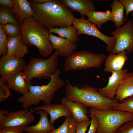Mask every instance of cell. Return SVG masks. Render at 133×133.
Instances as JSON below:
<instances>
[{"instance_id":"12","label":"cell","mask_w":133,"mask_h":133,"mask_svg":"<svg viewBox=\"0 0 133 133\" xmlns=\"http://www.w3.org/2000/svg\"><path fill=\"white\" fill-rule=\"evenodd\" d=\"M128 70L123 69L120 70L114 71L109 78L108 82L104 87L98 88L99 93L107 99L114 100L116 91Z\"/></svg>"},{"instance_id":"7","label":"cell","mask_w":133,"mask_h":133,"mask_svg":"<svg viewBox=\"0 0 133 133\" xmlns=\"http://www.w3.org/2000/svg\"><path fill=\"white\" fill-rule=\"evenodd\" d=\"M107 56L87 50L75 52L67 57L64 67L65 72L91 68H100Z\"/></svg>"},{"instance_id":"2","label":"cell","mask_w":133,"mask_h":133,"mask_svg":"<svg viewBox=\"0 0 133 133\" xmlns=\"http://www.w3.org/2000/svg\"><path fill=\"white\" fill-rule=\"evenodd\" d=\"M65 89V95L68 100L82 103L85 107L99 110L113 109L120 102L115 100L106 98L99 92L98 88L86 84L80 88L77 85H72L68 80Z\"/></svg>"},{"instance_id":"39","label":"cell","mask_w":133,"mask_h":133,"mask_svg":"<svg viewBox=\"0 0 133 133\" xmlns=\"http://www.w3.org/2000/svg\"><path fill=\"white\" fill-rule=\"evenodd\" d=\"M50 0H31L33 2L38 4H42L49 1Z\"/></svg>"},{"instance_id":"3","label":"cell","mask_w":133,"mask_h":133,"mask_svg":"<svg viewBox=\"0 0 133 133\" xmlns=\"http://www.w3.org/2000/svg\"><path fill=\"white\" fill-rule=\"evenodd\" d=\"M60 73L61 70L58 68L51 75L49 82L46 85H33L31 83H29L27 85L29 93L19 97L17 101L23 109L37 106L41 101L45 105L51 104L56 92L65 84V82L59 77Z\"/></svg>"},{"instance_id":"5","label":"cell","mask_w":133,"mask_h":133,"mask_svg":"<svg viewBox=\"0 0 133 133\" xmlns=\"http://www.w3.org/2000/svg\"><path fill=\"white\" fill-rule=\"evenodd\" d=\"M59 56L58 50H55L50 56L46 59L31 57L23 71L27 84L31 83L34 78L50 79L51 75L58 68Z\"/></svg>"},{"instance_id":"28","label":"cell","mask_w":133,"mask_h":133,"mask_svg":"<svg viewBox=\"0 0 133 133\" xmlns=\"http://www.w3.org/2000/svg\"><path fill=\"white\" fill-rule=\"evenodd\" d=\"M2 29L8 38H13L20 35V26L11 23L2 25Z\"/></svg>"},{"instance_id":"26","label":"cell","mask_w":133,"mask_h":133,"mask_svg":"<svg viewBox=\"0 0 133 133\" xmlns=\"http://www.w3.org/2000/svg\"><path fill=\"white\" fill-rule=\"evenodd\" d=\"M76 123L72 116L66 117L59 127L49 133H76Z\"/></svg>"},{"instance_id":"21","label":"cell","mask_w":133,"mask_h":133,"mask_svg":"<svg viewBox=\"0 0 133 133\" xmlns=\"http://www.w3.org/2000/svg\"><path fill=\"white\" fill-rule=\"evenodd\" d=\"M7 56L22 58L28 52V47L22 42L20 35L8 38Z\"/></svg>"},{"instance_id":"6","label":"cell","mask_w":133,"mask_h":133,"mask_svg":"<svg viewBox=\"0 0 133 133\" xmlns=\"http://www.w3.org/2000/svg\"><path fill=\"white\" fill-rule=\"evenodd\" d=\"M89 112L97 118L99 125L96 133H115L122 124L133 120V115L113 110L97 109L91 108Z\"/></svg>"},{"instance_id":"31","label":"cell","mask_w":133,"mask_h":133,"mask_svg":"<svg viewBox=\"0 0 133 133\" xmlns=\"http://www.w3.org/2000/svg\"><path fill=\"white\" fill-rule=\"evenodd\" d=\"M6 83L0 78V102H4L12 96V94Z\"/></svg>"},{"instance_id":"37","label":"cell","mask_w":133,"mask_h":133,"mask_svg":"<svg viewBox=\"0 0 133 133\" xmlns=\"http://www.w3.org/2000/svg\"><path fill=\"white\" fill-rule=\"evenodd\" d=\"M0 5L11 8L13 6V0H0Z\"/></svg>"},{"instance_id":"19","label":"cell","mask_w":133,"mask_h":133,"mask_svg":"<svg viewBox=\"0 0 133 133\" xmlns=\"http://www.w3.org/2000/svg\"><path fill=\"white\" fill-rule=\"evenodd\" d=\"M61 0L71 11L78 12L82 17H84L89 12L95 9L94 0Z\"/></svg>"},{"instance_id":"36","label":"cell","mask_w":133,"mask_h":133,"mask_svg":"<svg viewBox=\"0 0 133 133\" xmlns=\"http://www.w3.org/2000/svg\"><path fill=\"white\" fill-rule=\"evenodd\" d=\"M91 118L90 127L87 133H96L99 125V123L97 117L94 115L90 114Z\"/></svg>"},{"instance_id":"33","label":"cell","mask_w":133,"mask_h":133,"mask_svg":"<svg viewBox=\"0 0 133 133\" xmlns=\"http://www.w3.org/2000/svg\"><path fill=\"white\" fill-rule=\"evenodd\" d=\"M91 123V120L76 122V133H85Z\"/></svg>"},{"instance_id":"4","label":"cell","mask_w":133,"mask_h":133,"mask_svg":"<svg viewBox=\"0 0 133 133\" xmlns=\"http://www.w3.org/2000/svg\"><path fill=\"white\" fill-rule=\"evenodd\" d=\"M49 29L32 17L25 19L20 25V35L26 45L34 46L42 57L46 58L54 49L50 39Z\"/></svg>"},{"instance_id":"9","label":"cell","mask_w":133,"mask_h":133,"mask_svg":"<svg viewBox=\"0 0 133 133\" xmlns=\"http://www.w3.org/2000/svg\"><path fill=\"white\" fill-rule=\"evenodd\" d=\"M111 34L116 39L115 47L111 53L116 54L125 51L127 54L133 51V20L130 19Z\"/></svg>"},{"instance_id":"15","label":"cell","mask_w":133,"mask_h":133,"mask_svg":"<svg viewBox=\"0 0 133 133\" xmlns=\"http://www.w3.org/2000/svg\"><path fill=\"white\" fill-rule=\"evenodd\" d=\"M33 113L39 114L40 116L39 121L35 125L31 126H26L24 128V131L26 133H49L56 129L51 125L48 117V113L44 110L34 111L30 110Z\"/></svg>"},{"instance_id":"35","label":"cell","mask_w":133,"mask_h":133,"mask_svg":"<svg viewBox=\"0 0 133 133\" xmlns=\"http://www.w3.org/2000/svg\"><path fill=\"white\" fill-rule=\"evenodd\" d=\"M25 127H8L0 129V133H23Z\"/></svg>"},{"instance_id":"34","label":"cell","mask_w":133,"mask_h":133,"mask_svg":"<svg viewBox=\"0 0 133 133\" xmlns=\"http://www.w3.org/2000/svg\"><path fill=\"white\" fill-rule=\"evenodd\" d=\"M123 5L126 12L124 21H126L129 14L133 12V0H119Z\"/></svg>"},{"instance_id":"14","label":"cell","mask_w":133,"mask_h":133,"mask_svg":"<svg viewBox=\"0 0 133 133\" xmlns=\"http://www.w3.org/2000/svg\"><path fill=\"white\" fill-rule=\"evenodd\" d=\"M32 110L34 111L41 110L46 111L50 116V122L51 125H53L55 121L62 116H72L71 113L68 108L66 105L61 104L42 105L36 106Z\"/></svg>"},{"instance_id":"1","label":"cell","mask_w":133,"mask_h":133,"mask_svg":"<svg viewBox=\"0 0 133 133\" xmlns=\"http://www.w3.org/2000/svg\"><path fill=\"white\" fill-rule=\"evenodd\" d=\"M33 11L32 17L45 27H64L71 25L75 18L61 0H50L42 4L29 1Z\"/></svg>"},{"instance_id":"38","label":"cell","mask_w":133,"mask_h":133,"mask_svg":"<svg viewBox=\"0 0 133 133\" xmlns=\"http://www.w3.org/2000/svg\"><path fill=\"white\" fill-rule=\"evenodd\" d=\"M9 112V110L2 109L0 110V124H1L6 118V115Z\"/></svg>"},{"instance_id":"22","label":"cell","mask_w":133,"mask_h":133,"mask_svg":"<svg viewBox=\"0 0 133 133\" xmlns=\"http://www.w3.org/2000/svg\"><path fill=\"white\" fill-rule=\"evenodd\" d=\"M6 83L10 89L19 93L23 95H26L29 93L28 84L25 81L23 71L11 75L7 79Z\"/></svg>"},{"instance_id":"20","label":"cell","mask_w":133,"mask_h":133,"mask_svg":"<svg viewBox=\"0 0 133 133\" xmlns=\"http://www.w3.org/2000/svg\"><path fill=\"white\" fill-rule=\"evenodd\" d=\"M133 95V72H128L117 88L114 99L120 102Z\"/></svg>"},{"instance_id":"18","label":"cell","mask_w":133,"mask_h":133,"mask_svg":"<svg viewBox=\"0 0 133 133\" xmlns=\"http://www.w3.org/2000/svg\"><path fill=\"white\" fill-rule=\"evenodd\" d=\"M125 51L117 54L110 53L105 59L104 71L112 73L123 69L128 58Z\"/></svg>"},{"instance_id":"29","label":"cell","mask_w":133,"mask_h":133,"mask_svg":"<svg viewBox=\"0 0 133 133\" xmlns=\"http://www.w3.org/2000/svg\"><path fill=\"white\" fill-rule=\"evenodd\" d=\"M113 109L128 112L133 115V95L126 98L114 107Z\"/></svg>"},{"instance_id":"11","label":"cell","mask_w":133,"mask_h":133,"mask_svg":"<svg viewBox=\"0 0 133 133\" xmlns=\"http://www.w3.org/2000/svg\"><path fill=\"white\" fill-rule=\"evenodd\" d=\"M26 65L22 58L2 55L0 59V78L6 83L10 76L23 72Z\"/></svg>"},{"instance_id":"25","label":"cell","mask_w":133,"mask_h":133,"mask_svg":"<svg viewBox=\"0 0 133 133\" xmlns=\"http://www.w3.org/2000/svg\"><path fill=\"white\" fill-rule=\"evenodd\" d=\"M112 21L117 28L124 24V7L119 0H114L111 4Z\"/></svg>"},{"instance_id":"30","label":"cell","mask_w":133,"mask_h":133,"mask_svg":"<svg viewBox=\"0 0 133 133\" xmlns=\"http://www.w3.org/2000/svg\"><path fill=\"white\" fill-rule=\"evenodd\" d=\"M8 38L0 25V56L6 55L8 52Z\"/></svg>"},{"instance_id":"24","label":"cell","mask_w":133,"mask_h":133,"mask_svg":"<svg viewBox=\"0 0 133 133\" xmlns=\"http://www.w3.org/2000/svg\"><path fill=\"white\" fill-rule=\"evenodd\" d=\"M86 16L90 22L97 25L99 29H101L102 24L109 21H112L111 12L109 10L103 12L91 11L89 12Z\"/></svg>"},{"instance_id":"17","label":"cell","mask_w":133,"mask_h":133,"mask_svg":"<svg viewBox=\"0 0 133 133\" xmlns=\"http://www.w3.org/2000/svg\"><path fill=\"white\" fill-rule=\"evenodd\" d=\"M61 103L68 108L71 113L72 117L76 122L89 120L87 115H89V113L82 103L70 100L66 96L62 98Z\"/></svg>"},{"instance_id":"8","label":"cell","mask_w":133,"mask_h":133,"mask_svg":"<svg viewBox=\"0 0 133 133\" xmlns=\"http://www.w3.org/2000/svg\"><path fill=\"white\" fill-rule=\"evenodd\" d=\"M72 25L77 29L78 35L84 34L96 37L104 42L107 45V50L110 53L113 51L116 43V39L114 36L110 37L101 32L96 25L83 17L75 18Z\"/></svg>"},{"instance_id":"10","label":"cell","mask_w":133,"mask_h":133,"mask_svg":"<svg viewBox=\"0 0 133 133\" xmlns=\"http://www.w3.org/2000/svg\"><path fill=\"white\" fill-rule=\"evenodd\" d=\"M35 120L33 112L28 109L9 112L6 118L0 124V129L8 127L28 126Z\"/></svg>"},{"instance_id":"32","label":"cell","mask_w":133,"mask_h":133,"mask_svg":"<svg viewBox=\"0 0 133 133\" xmlns=\"http://www.w3.org/2000/svg\"><path fill=\"white\" fill-rule=\"evenodd\" d=\"M115 133H133V120L120 126Z\"/></svg>"},{"instance_id":"40","label":"cell","mask_w":133,"mask_h":133,"mask_svg":"<svg viewBox=\"0 0 133 133\" xmlns=\"http://www.w3.org/2000/svg\"><path fill=\"white\" fill-rule=\"evenodd\" d=\"M131 15L133 16V12H132L131 13Z\"/></svg>"},{"instance_id":"23","label":"cell","mask_w":133,"mask_h":133,"mask_svg":"<svg viewBox=\"0 0 133 133\" xmlns=\"http://www.w3.org/2000/svg\"><path fill=\"white\" fill-rule=\"evenodd\" d=\"M49 31L50 33L57 34L59 36L67 39L76 44L80 40L78 35L77 30L73 25L64 27L51 28L49 29Z\"/></svg>"},{"instance_id":"27","label":"cell","mask_w":133,"mask_h":133,"mask_svg":"<svg viewBox=\"0 0 133 133\" xmlns=\"http://www.w3.org/2000/svg\"><path fill=\"white\" fill-rule=\"evenodd\" d=\"M9 23L20 26L18 22L15 18L10 8L0 5V25H2Z\"/></svg>"},{"instance_id":"13","label":"cell","mask_w":133,"mask_h":133,"mask_svg":"<svg viewBox=\"0 0 133 133\" xmlns=\"http://www.w3.org/2000/svg\"><path fill=\"white\" fill-rule=\"evenodd\" d=\"M49 37L54 49L58 50L59 56L67 58L75 52L77 45L65 38L58 36L50 33Z\"/></svg>"},{"instance_id":"16","label":"cell","mask_w":133,"mask_h":133,"mask_svg":"<svg viewBox=\"0 0 133 133\" xmlns=\"http://www.w3.org/2000/svg\"><path fill=\"white\" fill-rule=\"evenodd\" d=\"M13 0L14 5L10 9L15 18L21 25L25 19L32 17L33 11L29 1Z\"/></svg>"}]
</instances>
